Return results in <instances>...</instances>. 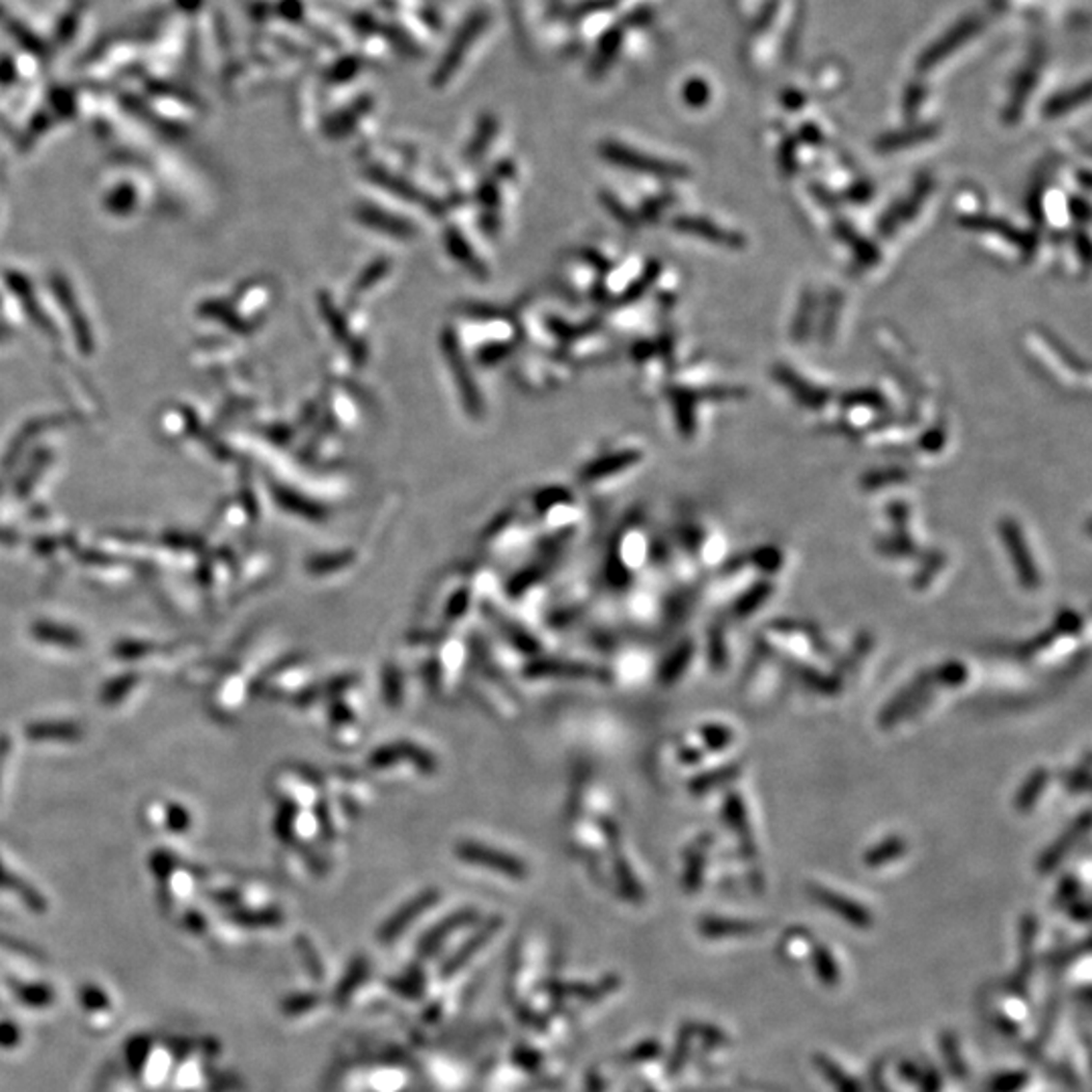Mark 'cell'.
Instances as JSON below:
<instances>
[{"mask_svg":"<svg viewBox=\"0 0 1092 1092\" xmlns=\"http://www.w3.org/2000/svg\"><path fill=\"white\" fill-rule=\"evenodd\" d=\"M967 680V665L961 662H947L933 670H925L917 678H912L895 699L886 704V708L880 712V727L891 729L902 716L917 714L929 703V697L938 688H953Z\"/></svg>","mask_w":1092,"mask_h":1092,"instance_id":"6da1fadb","label":"cell"},{"mask_svg":"<svg viewBox=\"0 0 1092 1092\" xmlns=\"http://www.w3.org/2000/svg\"><path fill=\"white\" fill-rule=\"evenodd\" d=\"M1002 539H1004V545L1008 548L1012 561H1014L1015 571H1017V579L1023 589H1038L1040 586V573H1038V567L1034 563V556L1028 548V543L1017 526V522L1012 518H1006L1002 520Z\"/></svg>","mask_w":1092,"mask_h":1092,"instance_id":"7a4b0ae2","label":"cell"},{"mask_svg":"<svg viewBox=\"0 0 1092 1092\" xmlns=\"http://www.w3.org/2000/svg\"><path fill=\"white\" fill-rule=\"evenodd\" d=\"M458 854L468 862L473 864H484L486 868H492L496 872H502L507 876H516V878H522L526 874L524 870V864L520 859L514 858V856H508L502 854L498 850H492L488 846H482V844H475V842H464L458 846Z\"/></svg>","mask_w":1092,"mask_h":1092,"instance_id":"3957f363","label":"cell"},{"mask_svg":"<svg viewBox=\"0 0 1092 1092\" xmlns=\"http://www.w3.org/2000/svg\"><path fill=\"white\" fill-rule=\"evenodd\" d=\"M808 891H810L812 898H814L816 902H819L821 906H825V908L838 912V914H840L842 919H846L848 923H852V925H856V927H862V929H864V927H870L872 917H870V912H868L862 904H858V902H854V900H850V898L842 897V895H838V893H834V891H829V889H825V886H819V884H812Z\"/></svg>","mask_w":1092,"mask_h":1092,"instance_id":"277c9868","label":"cell"},{"mask_svg":"<svg viewBox=\"0 0 1092 1092\" xmlns=\"http://www.w3.org/2000/svg\"><path fill=\"white\" fill-rule=\"evenodd\" d=\"M1089 827H1091V818H1089V812H1085L1074 823H1070L1068 829L1064 834H1060V838L1042 854V858L1038 862V870L1044 872V874L1053 872L1054 868L1058 866V862L1066 858V854L1072 850V846L1089 831Z\"/></svg>","mask_w":1092,"mask_h":1092,"instance_id":"5b68a950","label":"cell"},{"mask_svg":"<svg viewBox=\"0 0 1092 1092\" xmlns=\"http://www.w3.org/2000/svg\"><path fill=\"white\" fill-rule=\"evenodd\" d=\"M725 816L729 819V823L737 829L739 838L742 842V850L748 858H755L757 856V848H755V840H753V834H750V827H748V818H746V810H744V803H742L741 795L739 793H731L727 797V803H725Z\"/></svg>","mask_w":1092,"mask_h":1092,"instance_id":"8992f818","label":"cell"},{"mask_svg":"<svg viewBox=\"0 0 1092 1092\" xmlns=\"http://www.w3.org/2000/svg\"><path fill=\"white\" fill-rule=\"evenodd\" d=\"M1048 780H1050L1048 769L1038 767V769L1026 780V783L1021 785V789L1017 791L1015 808H1017L1019 812H1030V810L1036 806V801H1038V797L1042 795V791L1046 789V783H1048Z\"/></svg>","mask_w":1092,"mask_h":1092,"instance_id":"52a82bcc","label":"cell"},{"mask_svg":"<svg viewBox=\"0 0 1092 1092\" xmlns=\"http://www.w3.org/2000/svg\"><path fill=\"white\" fill-rule=\"evenodd\" d=\"M904 852H906V842H904V838H900V836H891V838H886L884 842L876 844L874 848H870V850L864 854V864L870 866V868H878V866H882V864H886V862H893V859L904 856Z\"/></svg>","mask_w":1092,"mask_h":1092,"instance_id":"ba28073f","label":"cell"},{"mask_svg":"<svg viewBox=\"0 0 1092 1092\" xmlns=\"http://www.w3.org/2000/svg\"><path fill=\"white\" fill-rule=\"evenodd\" d=\"M785 665L791 670L793 676H797L806 686H810L812 690L821 692V694H834L838 692V682L829 676H821L814 667H808L803 663L791 662V660H785Z\"/></svg>","mask_w":1092,"mask_h":1092,"instance_id":"9c48e42d","label":"cell"},{"mask_svg":"<svg viewBox=\"0 0 1092 1092\" xmlns=\"http://www.w3.org/2000/svg\"><path fill=\"white\" fill-rule=\"evenodd\" d=\"M609 157L613 158L616 162L625 164V166H633V168H639V170H646V172H654V174H662V176H678V174H684L680 172L678 168L670 166V164H663L658 160H648V158H639L637 155H631L627 151H613Z\"/></svg>","mask_w":1092,"mask_h":1092,"instance_id":"30bf717a","label":"cell"},{"mask_svg":"<svg viewBox=\"0 0 1092 1092\" xmlns=\"http://www.w3.org/2000/svg\"><path fill=\"white\" fill-rule=\"evenodd\" d=\"M680 227H684L686 231H694V234H699L701 237H706V239H710V241H714V243L729 245V247H739V245H742V239L739 235L729 234V231H725V229H720V227H716L714 223L704 221V219H697V221H694V219H692V221L686 219V221L680 223Z\"/></svg>","mask_w":1092,"mask_h":1092,"instance_id":"8fae6325","label":"cell"},{"mask_svg":"<svg viewBox=\"0 0 1092 1092\" xmlns=\"http://www.w3.org/2000/svg\"><path fill=\"white\" fill-rule=\"evenodd\" d=\"M739 775H741V767L733 763V765H727V767H720V769H714V771H708V773L694 777L690 781V789L692 793H704V791H710L712 787L737 780Z\"/></svg>","mask_w":1092,"mask_h":1092,"instance_id":"7c38bea8","label":"cell"},{"mask_svg":"<svg viewBox=\"0 0 1092 1092\" xmlns=\"http://www.w3.org/2000/svg\"><path fill=\"white\" fill-rule=\"evenodd\" d=\"M757 929L759 927L755 923L729 921V919H706L703 923V933L708 936L750 935Z\"/></svg>","mask_w":1092,"mask_h":1092,"instance_id":"4fadbf2b","label":"cell"},{"mask_svg":"<svg viewBox=\"0 0 1092 1092\" xmlns=\"http://www.w3.org/2000/svg\"><path fill=\"white\" fill-rule=\"evenodd\" d=\"M773 591V585L767 583V581H759L757 585L750 586L744 595H741V599L735 603V616L744 618L748 613H753Z\"/></svg>","mask_w":1092,"mask_h":1092,"instance_id":"5bb4252c","label":"cell"},{"mask_svg":"<svg viewBox=\"0 0 1092 1092\" xmlns=\"http://www.w3.org/2000/svg\"><path fill=\"white\" fill-rule=\"evenodd\" d=\"M692 652H694V646L692 641H686L682 644L676 654L662 665V680L665 684L670 682H676L682 674H684V667L692 660Z\"/></svg>","mask_w":1092,"mask_h":1092,"instance_id":"9a60e30c","label":"cell"},{"mask_svg":"<svg viewBox=\"0 0 1092 1092\" xmlns=\"http://www.w3.org/2000/svg\"><path fill=\"white\" fill-rule=\"evenodd\" d=\"M710 840H712L710 836L701 838L699 840V848H692V854L688 858L690 866L686 868V886L690 891L699 889V884H701V876H703L704 870V852H706V846L710 844Z\"/></svg>","mask_w":1092,"mask_h":1092,"instance_id":"2e32d148","label":"cell"},{"mask_svg":"<svg viewBox=\"0 0 1092 1092\" xmlns=\"http://www.w3.org/2000/svg\"><path fill=\"white\" fill-rule=\"evenodd\" d=\"M701 733H703L706 748H710V750H722L735 739L733 731L729 727H725V725H704Z\"/></svg>","mask_w":1092,"mask_h":1092,"instance_id":"e0dca14e","label":"cell"},{"mask_svg":"<svg viewBox=\"0 0 1092 1092\" xmlns=\"http://www.w3.org/2000/svg\"><path fill=\"white\" fill-rule=\"evenodd\" d=\"M759 569H763L765 573H775L781 567V552L773 546H767V548H761L759 552H755V556L750 558Z\"/></svg>","mask_w":1092,"mask_h":1092,"instance_id":"ac0fdd59","label":"cell"},{"mask_svg":"<svg viewBox=\"0 0 1092 1092\" xmlns=\"http://www.w3.org/2000/svg\"><path fill=\"white\" fill-rule=\"evenodd\" d=\"M710 663L714 670H722L727 663V646L720 631H712L710 637Z\"/></svg>","mask_w":1092,"mask_h":1092,"instance_id":"d6986e66","label":"cell"},{"mask_svg":"<svg viewBox=\"0 0 1092 1092\" xmlns=\"http://www.w3.org/2000/svg\"><path fill=\"white\" fill-rule=\"evenodd\" d=\"M1089 781H1091V765H1089V757L1085 759V765L1079 767L1070 777H1068V789L1070 791H1087L1089 789Z\"/></svg>","mask_w":1092,"mask_h":1092,"instance_id":"ffe728a7","label":"cell"},{"mask_svg":"<svg viewBox=\"0 0 1092 1092\" xmlns=\"http://www.w3.org/2000/svg\"><path fill=\"white\" fill-rule=\"evenodd\" d=\"M816 959H818L819 974L823 977V981L829 983V985H831V983H838V970H836V965L831 963L829 953L823 951V949H819L818 957H816Z\"/></svg>","mask_w":1092,"mask_h":1092,"instance_id":"44dd1931","label":"cell"},{"mask_svg":"<svg viewBox=\"0 0 1092 1092\" xmlns=\"http://www.w3.org/2000/svg\"><path fill=\"white\" fill-rule=\"evenodd\" d=\"M1023 1083H1026V1074H1023V1072H1019V1074H1006V1079H1000L998 1083H993V1092H1014L1015 1089H1019Z\"/></svg>","mask_w":1092,"mask_h":1092,"instance_id":"7402d4cb","label":"cell"},{"mask_svg":"<svg viewBox=\"0 0 1092 1092\" xmlns=\"http://www.w3.org/2000/svg\"><path fill=\"white\" fill-rule=\"evenodd\" d=\"M1079 895V882H1074L1072 878H1066L1062 882V889H1060V897L1062 898H1074Z\"/></svg>","mask_w":1092,"mask_h":1092,"instance_id":"603a6c76","label":"cell"}]
</instances>
